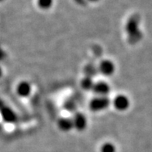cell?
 <instances>
[{"label": "cell", "mask_w": 152, "mask_h": 152, "mask_svg": "<svg viewBox=\"0 0 152 152\" xmlns=\"http://www.w3.org/2000/svg\"><path fill=\"white\" fill-rule=\"evenodd\" d=\"M98 71L102 75L109 77L114 74L116 71V66L113 61L109 59H104L100 61L98 66Z\"/></svg>", "instance_id": "3957f363"}, {"label": "cell", "mask_w": 152, "mask_h": 152, "mask_svg": "<svg viewBox=\"0 0 152 152\" xmlns=\"http://www.w3.org/2000/svg\"><path fill=\"white\" fill-rule=\"evenodd\" d=\"M64 107L68 112H74L77 108V104L73 99H68L64 102Z\"/></svg>", "instance_id": "5bb4252c"}, {"label": "cell", "mask_w": 152, "mask_h": 152, "mask_svg": "<svg viewBox=\"0 0 152 152\" xmlns=\"http://www.w3.org/2000/svg\"><path fill=\"white\" fill-rule=\"evenodd\" d=\"M100 152H116V148L113 143L106 142L100 148Z\"/></svg>", "instance_id": "7c38bea8"}, {"label": "cell", "mask_w": 152, "mask_h": 152, "mask_svg": "<svg viewBox=\"0 0 152 152\" xmlns=\"http://www.w3.org/2000/svg\"><path fill=\"white\" fill-rule=\"evenodd\" d=\"M95 82L92 79V78L88 77V76H85L84 78H82L80 82L81 88L84 89L85 91H90L92 90L93 86H94Z\"/></svg>", "instance_id": "30bf717a"}, {"label": "cell", "mask_w": 152, "mask_h": 152, "mask_svg": "<svg viewBox=\"0 0 152 152\" xmlns=\"http://www.w3.org/2000/svg\"><path fill=\"white\" fill-rule=\"evenodd\" d=\"M72 121H73L74 128L80 132L86 130L87 125H88V121H87L86 116H85V114L80 112H77L75 113L74 116L72 118Z\"/></svg>", "instance_id": "5b68a950"}, {"label": "cell", "mask_w": 152, "mask_h": 152, "mask_svg": "<svg viewBox=\"0 0 152 152\" xmlns=\"http://www.w3.org/2000/svg\"><path fill=\"white\" fill-rule=\"evenodd\" d=\"M99 0H88V2H98Z\"/></svg>", "instance_id": "2e32d148"}, {"label": "cell", "mask_w": 152, "mask_h": 152, "mask_svg": "<svg viewBox=\"0 0 152 152\" xmlns=\"http://www.w3.org/2000/svg\"><path fill=\"white\" fill-rule=\"evenodd\" d=\"M58 126L62 132H69L74 128L72 118L69 117H61L58 120Z\"/></svg>", "instance_id": "9c48e42d"}, {"label": "cell", "mask_w": 152, "mask_h": 152, "mask_svg": "<svg viewBox=\"0 0 152 152\" xmlns=\"http://www.w3.org/2000/svg\"><path fill=\"white\" fill-rule=\"evenodd\" d=\"M0 116L2 120L8 124H13L17 121V115L14 110H12L9 106H3L0 109Z\"/></svg>", "instance_id": "8992f818"}, {"label": "cell", "mask_w": 152, "mask_h": 152, "mask_svg": "<svg viewBox=\"0 0 152 152\" xmlns=\"http://www.w3.org/2000/svg\"><path fill=\"white\" fill-rule=\"evenodd\" d=\"M2 68H1V67H0V77L2 76Z\"/></svg>", "instance_id": "e0dca14e"}, {"label": "cell", "mask_w": 152, "mask_h": 152, "mask_svg": "<svg viewBox=\"0 0 152 152\" xmlns=\"http://www.w3.org/2000/svg\"><path fill=\"white\" fill-rule=\"evenodd\" d=\"M31 91H32V86L30 82L26 81L20 82L16 86V93L22 98L28 97L31 94Z\"/></svg>", "instance_id": "ba28073f"}, {"label": "cell", "mask_w": 152, "mask_h": 152, "mask_svg": "<svg viewBox=\"0 0 152 152\" xmlns=\"http://www.w3.org/2000/svg\"><path fill=\"white\" fill-rule=\"evenodd\" d=\"M111 88L109 83L103 81L95 82L92 91L96 96H108L110 94Z\"/></svg>", "instance_id": "52a82bcc"}, {"label": "cell", "mask_w": 152, "mask_h": 152, "mask_svg": "<svg viewBox=\"0 0 152 152\" xmlns=\"http://www.w3.org/2000/svg\"><path fill=\"white\" fill-rule=\"evenodd\" d=\"M111 101L108 96H96L89 102V108L92 112H102L110 106Z\"/></svg>", "instance_id": "7a4b0ae2"}, {"label": "cell", "mask_w": 152, "mask_h": 152, "mask_svg": "<svg viewBox=\"0 0 152 152\" xmlns=\"http://www.w3.org/2000/svg\"><path fill=\"white\" fill-rule=\"evenodd\" d=\"M2 1H4V0H0V2H2Z\"/></svg>", "instance_id": "ac0fdd59"}, {"label": "cell", "mask_w": 152, "mask_h": 152, "mask_svg": "<svg viewBox=\"0 0 152 152\" xmlns=\"http://www.w3.org/2000/svg\"><path fill=\"white\" fill-rule=\"evenodd\" d=\"M84 72L86 73V76H88V77H90V78H93V76H96V74L99 72V71L98 68L95 67L94 65L88 64L85 68Z\"/></svg>", "instance_id": "8fae6325"}, {"label": "cell", "mask_w": 152, "mask_h": 152, "mask_svg": "<svg viewBox=\"0 0 152 152\" xmlns=\"http://www.w3.org/2000/svg\"><path fill=\"white\" fill-rule=\"evenodd\" d=\"M113 104L116 110L123 112L128 110L130 106V102L127 96L124 94H120L114 98Z\"/></svg>", "instance_id": "277c9868"}, {"label": "cell", "mask_w": 152, "mask_h": 152, "mask_svg": "<svg viewBox=\"0 0 152 152\" xmlns=\"http://www.w3.org/2000/svg\"><path fill=\"white\" fill-rule=\"evenodd\" d=\"M54 0H37V5L41 10H47L51 8Z\"/></svg>", "instance_id": "4fadbf2b"}, {"label": "cell", "mask_w": 152, "mask_h": 152, "mask_svg": "<svg viewBox=\"0 0 152 152\" xmlns=\"http://www.w3.org/2000/svg\"><path fill=\"white\" fill-rule=\"evenodd\" d=\"M76 4L84 6L88 3V0H74Z\"/></svg>", "instance_id": "9a60e30c"}, {"label": "cell", "mask_w": 152, "mask_h": 152, "mask_svg": "<svg viewBox=\"0 0 152 152\" xmlns=\"http://www.w3.org/2000/svg\"><path fill=\"white\" fill-rule=\"evenodd\" d=\"M140 20V16L134 14L130 16L126 23L125 29L128 36L129 42L130 44H136L142 39V33L139 27Z\"/></svg>", "instance_id": "6da1fadb"}]
</instances>
